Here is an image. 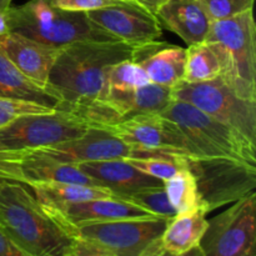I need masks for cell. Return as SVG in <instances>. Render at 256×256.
Here are the masks:
<instances>
[{"label":"cell","mask_w":256,"mask_h":256,"mask_svg":"<svg viewBox=\"0 0 256 256\" xmlns=\"http://www.w3.org/2000/svg\"><path fill=\"white\" fill-rule=\"evenodd\" d=\"M136 46L125 42H76L60 48L46 85L62 100L56 110L98 99L110 68L132 60Z\"/></svg>","instance_id":"6da1fadb"},{"label":"cell","mask_w":256,"mask_h":256,"mask_svg":"<svg viewBox=\"0 0 256 256\" xmlns=\"http://www.w3.org/2000/svg\"><path fill=\"white\" fill-rule=\"evenodd\" d=\"M0 226L32 256H66L76 239L20 182L0 186Z\"/></svg>","instance_id":"7a4b0ae2"},{"label":"cell","mask_w":256,"mask_h":256,"mask_svg":"<svg viewBox=\"0 0 256 256\" xmlns=\"http://www.w3.org/2000/svg\"><path fill=\"white\" fill-rule=\"evenodd\" d=\"M8 32L62 48L76 42H120L90 22L86 12H66L49 0H29L5 12Z\"/></svg>","instance_id":"3957f363"},{"label":"cell","mask_w":256,"mask_h":256,"mask_svg":"<svg viewBox=\"0 0 256 256\" xmlns=\"http://www.w3.org/2000/svg\"><path fill=\"white\" fill-rule=\"evenodd\" d=\"M205 42L219 55L222 82L239 98L256 102V28L252 10L212 22Z\"/></svg>","instance_id":"277c9868"},{"label":"cell","mask_w":256,"mask_h":256,"mask_svg":"<svg viewBox=\"0 0 256 256\" xmlns=\"http://www.w3.org/2000/svg\"><path fill=\"white\" fill-rule=\"evenodd\" d=\"M160 114L174 122L192 144L195 159H235L256 165V145L188 102L172 100Z\"/></svg>","instance_id":"5b68a950"},{"label":"cell","mask_w":256,"mask_h":256,"mask_svg":"<svg viewBox=\"0 0 256 256\" xmlns=\"http://www.w3.org/2000/svg\"><path fill=\"white\" fill-rule=\"evenodd\" d=\"M172 100L188 102L200 112L232 128L256 145V102L238 96L222 78L204 82H178Z\"/></svg>","instance_id":"8992f818"},{"label":"cell","mask_w":256,"mask_h":256,"mask_svg":"<svg viewBox=\"0 0 256 256\" xmlns=\"http://www.w3.org/2000/svg\"><path fill=\"white\" fill-rule=\"evenodd\" d=\"M198 249L202 256H256L255 192L208 220Z\"/></svg>","instance_id":"52a82bcc"},{"label":"cell","mask_w":256,"mask_h":256,"mask_svg":"<svg viewBox=\"0 0 256 256\" xmlns=\"http://www.w3.org/2000/svg\"><path fill=\"white\" fill-rule=\"evenodd\" d=\"M206 214L255 192L256 165L235 159L189 160Z\"/></svg>","instance_id":"ba28073f"},{"label":"cell","mask_w":256,"mask_h":256,"mask_svg":"<svg viewBox=\"0 0 256 256\" xmlns=\"http://www.w3.org/2000/svg\"><path fill=\"white\" fill-rule=\"evenodd\" d=\"M169 220L160 216L115 220L82 225L69 232L76 240L109 256H142L162 236Z\"/></svg>","instance_id":"9c48e42d"},{"label":"cell","mask_w":256,"mask_h":256,"mask_svg":"<svg viewBox=\"0 0 256 256\" xmlns=\"http://www.w3.org/2000/svg\"><path fill=\"white\" fill-rule=\"evenodd\" d=\"M88 129L86 122L64 110L22 115L0 129V149L30 152L79 138Z\"/></svg>","instance_id":"30bf717a"},{"label":"cell","mask_w":256,"mask_h":256,"mask_svg":"<svg viewBox=\"0 0 256 256\" xmlns=\"http://www.w3.org/2000/svg\"><path fill=\"white\" fill-rule=\"evenodd\" d=\"M136 150L172 152L195 159L192 144L180 128L162 114H140L105 128Z\"/></svg>","instance_id":"8fae6325"},{"label":"cell","mask_w":256,"mask_h":256,"mask_svg":"<svg viewBox=\"0 0 256 256\" xmlns=\"http://www.w3.org/2000/svg\"><path fill=\"white\" fill-rule=\"evenodd\" d=\"M134 150L108 130L89 128L79 138L25 152L52 162L78 165L86 162L128 159L134 155Z\"/></svg>","instance_id":"7c38bea8"},{"label":"cell","mask_w":256,"mask_h":256,"mask_svg":"<svg viewBox=\"0 0 256 256\" xmlns=\"http://www.w3.org/2000/svg\"><path fill=\"white\" fill-rule=\"evenodd\" d=\"M90 22L120 42L140 45L155 42L162 36V25L155 15L136 2H122L90 10Z\"/></svg>","instance_id":"4fadbf2b"},{"label":"cell","mask_w":256,"mask_h":256,"mask_svg":"<svg viewBox=\"0 0 256 256\" xmlns=\"http://www.w3.org/2000/svg\"><path fill=\"white\" fill-rule=\"evenodd\" d=\"M45 208L68 230L96 222L155 216L138 205L116 196L72 202L60 208Z\"/></svg>","instance_id":"5bb4252c"},{"label":"cell","mask_w":256,"mask_h":256,"mask_svg":"<svg viewBox=\"0 0 256 256\" xmlns=\"http://www.w3.org/2000/svg\"><path fill=\"white\" fill-rule=\"evenodd\" d=\"M0 52L30 80L46 88L49 74L60 48L8 32L0 35Z\"/></svg>","instance_id":"9a60e30c"},{"label":"cell","mask_w":256,"mask_h":256,"mask_svg":"<svg viewBox=\"0 0 256 256\" xmlns=\"http://www.w3.org/2000/svg\"><path fill=\"white\" fill-rule=\"evenodd\" d=\"M78 166L116 198H125L145 188L164 185V182L140 172L126 159L86 162H80Z\"/></svg>","instance_id":"2e32d148"},{"label":"cell","mask_w":256,"mask_h":256,"mask_svg":"<svg viewBox=\"0 0 256 256\" xmlns=\"http://www.w3.org/2000/svg\"><path fill=\"white\" fill-rule=\"evenodd\" d=\"M186 49L168 42L138 45L132 60L139 62L150 82L172 88L184 79Z\"/></svg>","instance_id":"e0dca14e"},{"label":"cell","mask_w":256,"mask_h":256,"mask_svg":"<svg viewBox=\"0 0 256 256\" xmlns=\"http://www.w3.org/2000/svg\"><path fill=\"white\" fill-rule=\"evenodd\" d=\"M155 18L188 46L205 42L212 25L200 0H169L158 9Z\"/></svg>","instance_id":"ac0fdd59"},{"label":"cell","mask_w":256,"mask_h":256,"mask_svg":"<svg viewBox=\"0 0 256 256\" xmlns=\"http://www.w3.org/2000/svg\"><path fill=\"white\" fill-rule=\"evenodd\" d=\"M206 215L198 209L172 218L159 239L162 249L172 255H185L196 249L206 230Z\"/></svg>","instance_id":"d6986e66"},{"label":"cell","mask_w":256,"mask_h":256,"mask_svg":"<svg viewBox=\"0 0 256 256\" xmlns=\"http://www.w3.org/2000/svg\"><path fill=\"white\" fill-rule=\"evenodd\" d=\"M0 98L22 100L56 110L62 100L48 88H42L22 74L0 52Z\"/></svg>","instance_id":"ffe728a7"},{"label":"cell","mask_w":256,"mask_h":256,"mask_svg":"<svg viewBox=\"0 0 256 256\" xmlns=\"http://www.w3.org/2000/svg\"><path fill=\"white\" fill-rule=\"evenodd\" d=\"M22 170L25 178V185L32 182H65L102 186L96 180L82 172L78 165L42 159L26 154L25 152L22 156Z\"/></svg>","instance_id":"44dd1931"},{"label":"cell","mask_w":256,"mask_h":256,"mask_svg":"<svg viewBox=\"0 0 256 256\" xmlns=\"http://www.w3.org/2000/svg\"><path fill=\"white\" fill-rule=\"evenodd\" d=\"M28 186L42 205L49 208H60L72 202L99 198L114 196L106 188L90 186L80 184H65V182H32Z\"/></svg>","instance_id":"7402d4cb"},{"label":"cell","mask_w":256,"mask_h":256,"mask_svg":"<svg viewBox=\"0 0 256 256\" xmlns=\"http://www.w3.org/2000/svg\"><path fill=\"white\" fill-rule=\"evenodd\" d=\"M222 62L216 50L208 42L186 48L184 79L185 82H204L222 75Z\"/></svg>","instance_id":"603a6c76"},{"label":"cell","mask_w":256,"mask_h":256,"mask_svg":"<svg viewBox=\"0 0 256 256\" xmlns=\"http://www.w3.org/2000/svg\"><path fill=\"white\" fill-rule=\"evenodd\" d=\"M128 162L140 172L165 182L182 170H190L189 159L172 152H152V150H134V155Z\"/></svg>","instance_id":"cb8c5ba5"},{"label":"cell","mask_w":256,"mask_h":256,"mask_svg":"<svg viewBox=\"0 0 256 256\" xmlns=\"http://www.w3.org/2000/svg\"><path fill=\"white\" fill-rule=\"evenodd\" d=\"M164 189L176 214H184L198 209L204 210L198 190L196 179L189 169L182 170L170 179L165 180Z\"/></svg>","instance_id":"d4e9b609"},{"label":"cell","mask_w":256,"mask_h":256,"mask_svg":"<svg viewBox=\"0 0 256 256\" xmlns=\"http://www.w3.org/2000/svg\"><path fill=\"white\" fill-rule=\"evenodd\" d=\"M150 82L145 70L134 60H124L112 65L105 78L102 94L108 92H126L142 88ZM99 96V98H100Z\"/></svg>","instance_id":"484cf974"},{"label":"cell","mask_w":256,"mask_h":256,"mask_svg":"<svg viewBox=\"0 0 256 256\" xmlns=\"http://www.w3.org/2000/svg\"><path fill=\"white\" fill-rule=\"evenodd\" d=\"M120 199L132 202V204L138 205V206L146 210V212L155 215V216L172 219L176 215V212H175V209L172 206L169 199H168L164 185L145 188V189L135 192L132 194L128 195V196L120 198Z\"/></svg>","instance_id":"4316f807"},{"label":"cell","mask_w":256,"mask_h":256,"mask_svg":"<svg viewBox=\"0 0 256 256\" xmlns=\"http://www.w3.org/2000/svg\"><path fill=\"white\" fill-rule=\"evenodd\" d=\"M52 110L54 109H50L44 105L35 104V102L0 98V129L9 125L10 122L22 115L42 114V112H50Z\"/></svg>","instance_id":"83f0119b"},{"label":"cell","mask_w":256,"mask_h":256,"mask_svg":"<svg viewBox=\"0 0 256 256\" xmlns=\"http://www.w3.org/2000/svg\"><path fill=\"white\" fill-rule=\"evenodd\" d=\"M210 20H222L252 10L255 0H200Z\"/></svg>","instance_id":"f1b7e54d"},{"label":"cell","mask_w":256,"mask_h":256,"mask_svg":"<svg viewBox=\"0 0 256 256\" xmlns=\"http://www.w3.org/2000/svg\"><path fill=\"white\" fill-rule=\"evenodd\" d=\"M24 152H6L0 149V186L5 182L25 184L22 170Z\"/></svg>","instance_id":"f546056e"},{"label":"cell","mask_w":256,"mask_h":256,"mask_svg":"<svg viewBox=\"0 0 256 256\" xmlns=\"http://www.w3.org/2000/svg\"><path fill=\"white\" fill-rule=\"evenodd\" d=\"M54 6L66 12H88L90 10L100 9L116 4V0H49Z\"/></svg>","instance_id":"4dcf8cb0"},{"label":"cell","mask_w":256,"mask_h":256,"mask_svg":"<svg viewBox=\"0 0 256 256\" xmlns=\"http://www.w3.org/2000/svg\"><path fill=\"white\" fill-rule=\"evenodd\" d=\"M0 256H32L16 244L0 226Z\"/></svg>","instance_id":"1f68e13d"},{"label":"cell","mask_w":256,"mask_h":256,"mask_svg":"<svg viewBox=\"0 0 256 256\" xmlns=\"http://www.w3.org/2000/svg\"><path fill=\"white\" fill-rule=\"evenodd\" d=\"M66 256H109L105 254L102 250L96 249V248L92 246V245L86 244V242H82L76 240V245L74 246V249L69 252Z\"/></svg>","instance_id":"d6a6232c"},{"label":"cell","mask_w":256,"mask_h":256,"mask_svg":"<svg viewBox=\"0 0 256 256\" xmlns=\"http://www.w3.org/2000/svg\"><path fill=\"white\" fill-rule=\"evenodd\" d=\"M159 239L155 240V242H152V244L150 245V246L144 252H142V256H202L200 255V252L198 248L185 255H172V254H170V252H166L165 250L162 249V246H160V244H159Z\"/></svg>","instance_id":"836d02e7"},{"label":"cell","mask_w":256,"mask_h":256,"mask_svg":"<svg viewBox=\"0 0 256 256\" xmlns=\"http://www.w3.org/2000/svg\"><path fill=\"white\" fill-rule=\"evenodd\" d=\"M166 2H169V0H135L136 4H139L140 6L144 8L145 10L152 12V15H155L158 9H159L162 5H164Z\"/></svg>","instance_id":"e575fe53"},{"label":"cell","mask_w":256,"mask_h":256,"mask_svg":"<svg viewBox=\"0 0 256 256\" xmlns=\"http://www.w3.org/2000/svg\"><path fill=\"white\" fill-rule=\"evenodd\" d=\"M8 32V24L6 18H5V12L0 10V35Z\"/></svg>","instance_id":"d590c367"},{"label":"cell","mask_w":256,"mask_h":256,"mask_svg":"<svg viewBox=\"0 0 256 256\" xmlns=\"http://www.w3.org/2000/svg\"><path fill=\"white\" fill-rule=\"evenodd\" d=\"M12 0H0V10L2 12H6L10 6H12Z\"/></svg>","instance_id":"8d00e7d4"},{"label":"cell","mask_w":256,"mask_h":256,"mask_svg":"<svg viewBox=\"0 0 256 256\" xmlns=\"http://www.w3.org/2000/svg\"><path fill=\"white\" fill-rule=\"evenodd\" d=\"M116 2H134L135 0H116Z\"/></svg>","instance_id":"74e56055"}]
</instances>
